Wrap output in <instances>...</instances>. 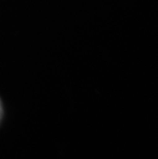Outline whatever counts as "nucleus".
Masks as SVG:
<instances>
[{
    "label": "nucleus",
    "instance_id": "obj_1",
    "mask_svg": "<svg viewBox=\"0 0 158 159\" xmlns=\"http://www.w3.org/2000/svg\"><path fill=\"white\" fill-rule=\"evenodd\" d=\"M2 113H3V110H2V103H1V100H0V121H1V120H2Z\"/></svg>",
    "mask_w": 158,
    "mask_h": 159
}]
</instances>
